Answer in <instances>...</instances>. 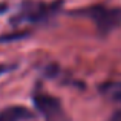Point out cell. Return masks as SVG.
I'll use <instances>...</instances> for the list:
<instances>
[{
	"label": "cell",
	"instance_id": "6da1fadb",
	"mask_svg": "<svg viewBox=\"0 0 121 121\" xmlns=\"http://www.w3.org/2000/svg\"><path fill=\"white\" fill-rule=\"evenodd\" d=\"M86 15L95 22L98 31L103 34L110 32L112 29L121 25V8H110V6H91L86 9Z\"/></svg>",
	"mask_w": 121,
	"mask_h": 121
},
{
	"label": "cell",
	"instance_id": "7a4b0ae2",
	"mask_svg": "<svg viewBox=\"0 0 121 121\" xmlns=\"http://www.w3.org/2000/svg\"><path fill=\"white\" fill-rule=\"evenodd\" d=\"M34 106L37 107V110L43 115L46 121H71L69 117L66 115L60 100L52 95L43 94V92L35 94L34 95Z\"/></svg>",
	"mask_w": 121,
	"mask_h": 121
},
{
	"label": "cell",
	"instance_id": "3957f363",
	"mask_svg": "<svg viewBox=\"0 0 121 121\" xmlns=\"http://www.w3.org/2000/svg\"><path fill=\"white\" fill-rule=\"evenodd\" d=\"M34 118V113L23 106H9L0 112V121H25Z\"/></svg>",
	"mask_w": 121,
	"mask_h": 121
},
{
	"label": "cell",
	"instance_id": "277c9868",
	"mask_svg": "<svg viewBox=\"0 0 121 121\" xmlns=\"http://www.w3.org/2000/svg\"><path fill=\"white\" fill-rule=\"evenodd\" d=\"M57 5H58V3H57ZM57 5H54V6H57ZM54 6L52 5L48 6V5H43V3H39V5L29 6V8L25 12H22V14H23V18H26V20H29V22H40V20H43L44 17L49 15V12L52 11Z\"/></svg>",
	"mask_w": 121,
	"mask_h": 121
},
{
	"label": "cell",
	"instance_id": "5b68a950",
	"mask_svg": "<svg viewBox=\"0 0 121 121\" xmlns=\"http://www.w3.org/2000/svg\"><path fill=\"white\" fill-rule=\"evenodd\" d=\"M29 32L26 31H22V32H14V34H8V35H2L0 37V41H12V40H20L23 37H28Z\"/></svg>",
	"mask_w": 121,
	"mask_h": 121
},
{
	"label": "cell",
	"instance_id": "8992f818",
	"mask_svg": "<svg viewBox=\"0 0 121 121\" xmlns=\"http://www.w3.org/2000/svg\"><path fill=\"white\" fill-rule=\"evenodd\" d=\"M110 92L113 94V97H115L117 100L121 101V84H112V87H110Z\"/></svg>",
	"mask_w": 121,
	"mask_h": 121
},
{
	"label": "cell",
	"instance_id": "52a82bcc",
	"mask_svg": "<svg viewBox=\"0 0 121 121\" xmlns=\"http://www.w3.org/2000/svg\"><path fill=\"white\" fill-rule=\"evenodd\" d=\"M57 71H58V66H57V65H51L49 68L46 69V75H48V77H55Z\"/></svg>",
	"mask_w": 121,
	"mask_h": 121
},
{
	"label": "cell",
	"instance_id": "ba28073f",
	"mask_svg": "<svg viewBox=\"0 0 121 121\" xmlns=\"http://www.w3.org/2000/svg\"><path fill=\"white\" fill-rule=\"evenodd\" d=\"M110 121H121V110H118V112H115V115L110 118Z\"/></svg>",
	"mask_w": 121,
	"mask_h": 121
},
{
	"label": "cell",
	"instance_id": "9c48e42d",
	"mask_svg": "<svg viewBox=\"0 0 121 121\" xmlns=\"http://www.w3.org/2000/svg\"><path fill=\"white\" fill-rule=\"evenodd\" d=\"M9 69H11V68H9V66H3V65H0V75H2L3 72L9 71Z\"/></svg>",
	"mask_w": 121,
	"mask_h": 121
}]
</instances>
